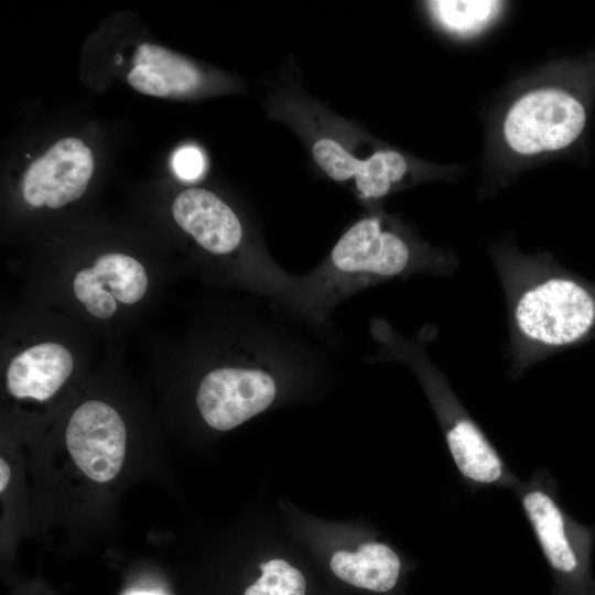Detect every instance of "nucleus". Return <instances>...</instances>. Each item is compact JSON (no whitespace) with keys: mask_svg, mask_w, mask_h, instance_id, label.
<instances>
[{"mask_svg":"<svg viewBox=\"0 0 595 595\" xmlns=\"http://www.w3.org/2000/svg\"><path fill=\"white\" fill-rule=\"evenodd\" d=\"M175 174L185 181L198 178L205 169V159L197 147L185 145L177 149L172 158Z\"/></svg>","mask_w":595,"mask_h":595,"instance_id":"obj_18","label":"nucleus"},{"mask_svg":"<svg viewBox=\"0 0 595 595\" xmlns=\"http://www.w3.org/2000/svg\"><path fill=\"white\" fill-rule=\"evenodd\" d=\"M93 171V153L84 142L62 139L26 169L24 199L34 207L61 208L85 193Z\"/></svg>","mask_w":595,"mask_h":595,"instance_id":"obj_8","label":"nucleus"},{"mask_svg":"<svg viewBox=\"0 0 595 595\" xmlns=\"http://www.w3.org/2000/svg\"><path fill=\"white\" fill-rule=\"evenodd\" d=\"M131 595H159V594L150 593V592H138V593H133Z\"/></svg>","mask_w":595,"mask_h":595,"instance_id":"obj_20","label":"nucleus"},{"mask_svg":"<svg viewBox=\"0 0 595 595\" xmlns=\"http://www.w3.org/2000/svg\"><path fill=\"white\" fill-rule=\"evenodd\" d=\"M172 213L177 225L212 253H230L241 242L242 227L237 215L213 192L204 188L181 192Z\"/></svg>","mask_w":595,"mask_h":595,"instance_id":"obj_9","label":"nucleus"},{"mask_svg":"<svg viewBox=\"0 0 595 595\" xmlns=\"http://www.w3.org/2000/svg\"><path fill=\"white\" fill-rule=\"evenodd\" d=\"M312 152L317 165L334 181L355 177L358 192L367 198L385 196L407 172L404 158L396 151H379L358 160L337 141L322 138L315 141Z\"/></svg>","mask_w":595,"mask_h":595,"instance_id":"obj_10","label":"nucleus"},{"mask_svg":"<svg viewBox=\"0 0 595 595\" xmlns=\"http://www.w3.org/2000/svg\"><path fill=\"white\" fill-rule=\"evenodd\" d=\"M401 350L425 383L448 451L466 486L472 491L486 487L511 489L519 478L508 468L445 377L420 349L405 346Z\"/></svg>","mask_w":595,"mask_h":595,"instance_id":"obj_3","label":"nucleus"},{"mask_svg":"<svg viewBox=\"0 0 595 595\" xmlns=\"http://www.w3.org/2000/svg\"><path fill=\"white\" fill-rule=\"evenodd\" d=\"M505 292L511 376L569 347L595 339V284L538 258L496 259Z\"/></svg>","mask_w":595,"mask_h":595,"instance_id":"obj_1","label":"nucleus"},{"mask_svg":"<svg viewBox=\"0 0 595 595\" xmlns=\"http://www.w3.org/2000/svg\"><path fill=\"white\" fill-rule=\"evenodd\" d=\"M436 20L448 31L470 34L483 29L498 13L500 2L490 0H440L429 2Z\"/></svg>","mask_w":595,"mask_h":595,"instance_id":"obj_15","label":"nucleus"},{"mask_svg":"<svg viewBox=\"0 0 595 595\" xmlns=\"http://www.w3.org/2000/svg\"><path fill=\"white\" fill-rule=\"evenodd\" d=\"M582 104L558 89H540L520 97L509 109L504 136L517 153L530 155L571 144L583 131Z\"/></svg>","mask_w":595,"mask_h":595,"instance_id":"obj_5","label":"nucleus"},{"mask_svg":"<svg viewBox=\"0 0 595 595\" xmlns=\"http://www.w3.org/2000/svg\"><path fill=\"white\" fill-rule=\"evenodd\" d=\"M73 289L77 300L93 316L108 318L115 314L117 309L115 296L104 288L91 269L76 273Z\"/></svg>","mask_w":595,"mask_h":595,"instance_id":"obj_17","label":"nucleus"},{"mask_svg":"<svg viewBox=\"0 0 595 595\" xmlns=\"http://www.w3.org/2000/svg\"><path fill=\"white\" fill-rule=\"evenodd\" d=\"M333 573L342 581L376 593L392 591L400 578L402 562L387 544L367 542L356 552L337 551L331 560Z\"/></svg>","mask_w":595,"mask_h":595,"instance_id":"obj_13","label":"nucleus"},{"mask_svg":"<svg viewBox=\"0 0 595 595\" xmlns=\"http://www.w3.org/2000/svg\"><path fill=\"white\" fill-rule=\"evenodd\" d=\"M128 83L139 93L175 97L195 90L201 84L198 69L186 58L155 44H140L133 57Z\"/></svg>","mask_w":595,"mask_h":595,"instance_id":"obj_12","label":"nucleus"},{"mask_svg":"<svg viewBox=\"0 0 595 595\" xmlns=\"http://www.w3.org/2000/svg\"><path fill=\"white\" fill-rule=\"evenodd\" d=\"M261 575L244 595H305V578L290 563L274 559L260 564Z\"/></svg>","mask_w":595,"mask_h":595,"instance_id":"obj_16","label":"nucleus"},{"mask_svg":"<svg viewBox=\"0 0 595 595\" xmlns=\"http://www.w3.org/2000/svg\"><path fill=\"white\" fill-rule=\"evenodd\" d=\"M127 432L119 413L101 401H87L72 414L66 446L78 468L90 479L107 483L121 469Z\"/></svg>","mask_w":595,"mask_h":595,"instance_id":"obj_7","label":"nucleus"},{"mask_svg":"<svg viewBox=\"0 0 595 595\" xmlns=\"http://www.w3.org/2000/svg\"><path fill=\"white\" fill-rule=\"evenodd\" d=\"M534 533L553 580L554 595H589L594 582V529L571 517L558 498L555 479L544 469L511 488Z\"/></svg>","mask_w":595,"mask_h":595,"instance_id":"obj_2","label":"nucleus"},{"mask_svg":"<svg viewBox=\"0 0 595 595\" xmlns=\"http://www.w3.org/2000/svg\"><path fill=\"white\" fill-rule=\"evenodd\" d=\"M275 392L274 379L261 369L223 367L203 378L196 402L209 426L227 431L264 411Z\"/></svg>","mask_w":595,"mask_h":595,"instance_id":"obj_6","label":"nucleus"},{"mask_svg":"<svg viewBox=\"0 0 595 595\" xmlns=\"http://www.w3.org/2000/svg\"><path fill=\"white\" fill-rule=\"evenodd\" d=\"M101 283L108 285L115 299L133 304L140 301L148 288V277L142 264L123 253H106L90 268Z\"/></svg>","mask_w":595,"mask_h":595,"instance_id":"obj_14","label":"nucleus"},{"mask_svg":"<svg viewBox=\"0 0 595 595\" xmlns=\"http://www.w3.org/2000/svg\"><path fill=\"white\" fill-rule=\"evenodd\" d=\"M589 595H595V580H594V582L592 584Z\"/></svg>","mask_w":595,"mask_h":595,"instance_id":"obj_21","label":"nucleus"},{"mask_svg":"<svg viewBox=\"0 0 595 595\" xmlns=\"http://www.w3.org/2000/svg\"><path fill=\"white\" fill-rule=\"evenodd\" d=\"M10 475H11V472H10L9 465L3 458H1L0 459V491H3L4 488L7 487Z\"/></svg>","mask_w":595,"mask_h":595,"instance_id":"obj_19","label":"nucleus"},{"mask_svg":"<svg viewBox=\"0 0 595 595\" xmlns=\"http://www.w3.org/2000/svg\"><path fill=\"white\" fill-rule=\"evenodd\" d=\"M327 271L346 283H375L423 271L447 274L418 258L410 244L377 217L360 219L339 238Z\"/></svg>","mask_w":595,"mask_h":595,"instance_id":"obj_4","label":"nucleus"},{"mask_svg":"<svg viewBox=\"0 0 595 595\" xmlns=\"http://www.w3.org/2000/svg\"><path fill=\"white\" fill-rule=\"evenodd\" d=\"M74 367L71 353L57 343L34 345L9 364L7 388L15 398L50 399L66 381Z\"/></svg>","mask_w":595,"mask_h":595,"instance_id":"obj_11","label":"nucleus"}]
</instances>
